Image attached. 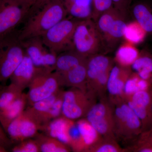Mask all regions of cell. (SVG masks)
Here are the masks:
<instances>
[{
  "instance_id": "obj_1",
  "label": "cell",
  "mask_w": 152,
  "mask_h": 152,
  "mask_svg": "<svg viewBox=\"0 0 152 152\" xmlns=\"http://www.w3.org/2000/svg\"><path fill=\"white\" fill-rule=\"evenodd\" d=\"M69 16L62 0H38L30 8L23 26L19 30L20 40L42 37L47 31Z\"/></svg>"
},
{
  "instance_id": "obj_2",
  "label": "cell",
  "mask_w": 152,
  "mask_h": 152,
  "mask_svg": "<svg viewBox=\"0 0 152 152\" xmlns=\"http://www.w3.org/2000/svg\"><path fill=\"white\" fill-rule=\"evenodd\" d=\"M113 107L115 138L117 141L130 143L132 146L143 132L141 122L126 102Z\"/></svg>"
},
{
  "instance_id": "obj_3",
  "label": "cell",
  "mask_w": 152,
  "mask_h": 152,
  "mask_svg": "<svg viewBox=\"0 0 152 152\" xmlns=\"http://www.w3.org/2000/svg\"><path fill=\"white\" fill-rule=\"evenodd\" d=\"M17 29L0 38V82L10 79L26 52Z\"/></svg>"
},
{
  "instance_id": "obj_4",
  "label": "cell",
  "mask_w": 152,
  "mask_h": 152,
  "mask_svg": "<svg viewBox=\"0 0 152 152\" xmlns=\"http://www.w3.org/2000/svg\"><path fill=\"white\" fill-rule=\"evenodd\" d=\"M72 50L86 58L105 53L102 36L91 19L79 22L73 37Z\"/></svg>"
},
{
  "instance_id": "obj_5",
  "label": "cell",
  "mask_w": 152,
  "mask_h": 152,
  "mask_svg": "<svg viewBox=\"0 0 152 152\" xmlns=\"http://www.w3.org/2000/svg\"><path fill=\"white\" fill-rule=\"evenodd\" d=\"M80 20L68 16L57 23L41 37L44 44L57 55L72 50L74 32Z\"/></svg>"
},
{
  "instance_id": "obj_6",
  "label": "cell",
  "mask_w": 152,
  "mask_h": 152,
  "mask_svg": "<svg viewBox=\"0 0 152 152\" xmlns=\"http://www.w3.org/2000/svg\"><path fill=\"white\" fill-rule=\"evenodd\" d=\"M63 86L62 76L55 71L42 69L29 85L28 103L31 106L38 101L49 97Z\"/></svg>"
},
{
  "instance_id": "obj_7",
  "label": "cell",
  "mask_w": 152,
  "mask_h": 152,
  "mask_svg": "<svg viewBox=\"0 0 152 152\" xmlns=\"http://www.w3.org/2000/svg\"><path fill=\"white\" fill-rule=\"evenodd\" d=\"M96 98L89 91L77 88H71L64 91L62 116L74 121L85 118L90 109L96 102Z\"/></svg>"
},
{
  "instance_id": "obj_8",
  "label": "cell",
  "mask_w": 152,
  "mask_h": 152,
  "mask_svg": "<svg viewBox=\"0 0 152 152\" xmlns=\"http://www.w3.org/2000/svg\"><path fill=\"white\" fill-rule=\"evenodd\" d=\"M103 137L115 139L114 135V107L108 99H100L85 118Z\"/></svg>"
},
{
  "instance_id": "obj_9",
  "label": "cell",
  "mask_w": 152,
  "mask_h": 152,
  "mask_svg": "<svg viewBox=\"0 0 152 152\" xmlns=\"http://www.w3.org/2000/svg\"><path fill=\"white\" fill-rule=\"evenodd\" d=\"M21 41L26 54L36 67L55 71L58 55L46 46L42 37H34Z\"/></svg>"
},
{
  "instance_id": "obj_10",
  "label": "cell",
  "mask_w": 152,
  "mask_h": 152,
  "mask_svg": "<svg viewBox=\"0 0 152 152\" xmlns=\"http://www.w3.org/2000/svg\"><path fill=\"white\" fill-rule=\"evenodd\" d=\"M31 7L18 4L0 3V38L23 24Z\"/></svg>"
},
{
  "instance_id": "obj_11",
  "label": "cell",
  "mask_w": 152,
  "mask_h": 152,
  "mask_svg": "<svg viewBox=\"0 0 152 152\" xmlns=\"http://www.w3.org/2000/svg\"><path fill=\"white\" fill-rule=\"evenodd\" d=\"M41 126L26 110L11 122L6 132L12 141L20 142L34 137Z\"/></svg>"
},
{
  "instance_id": "obj_12",
  "label": "cell",
  "mask_w": 152,
  "mask_h": 152,
  "mask_svg": "<svg viewBox=\"0 0 152 152\" xmlns=\"http://www.w3.org/2000/svg\"><path fill=\"white\" fill-rule=\"evenodd\" d=\"M126 102L140 120L143 132L152 128V98L151 90L137 92Z\"/></svg>"
},
{
  "instance_id": "obj_13",
  "label": "cell",
  "mask_w": 152,
  "mask_h": 152,
  "mask_svg": "<svg viewBox=\"0 0 152 152\" xmlns=\"http://www.w3.org/2000/svg\"><path fill=\"white\" fill-rule=\"evenodd\" d=\"M132 71L131 67H124L114 64L109 75L107 85L109 101L113 105L125 102L124 88Z\"/></svg>"
},
{
  "instance_id": "obj_14",
  "label": "cell",
  "mask_w": 152,
  "mask_h": 152,
  "mask_svg": "<svg viewBox=\"0 0 152 152\" xmlns=\"http://www.w3.org/2000/svg\"><path fill=\"white\" fill-rule=\"evenodd\" d=\"M129 15L142 26L152 42V0L132 1Z\"/></svg>"
},
{
  "instance_id": "obj_15",
  "label": "cell",
  "mask_w": 152,
  "mask_h": 152,
  "mask_svg": "<svg viewBox=\"0 0 152 152\" xmlns=\"http://www.w3.org/2000/svg\"><path fill=\"white\" fill-rule=\"evenodd\" d=\"M114 64L113 59L105 54H97L88 57L86 61L87 90L99 77L111 70Z\"/></svg>"
},
{
  "instance_id": "obj_16",
  "label": "cell",
  "mask_w": 152,
  "mask_h": 152,
  "mask_svg": "<svg viewBox=\"0 0 152 152\" xmlns=\"http://www.w3.org/2000/svg\"><path fill=\"white\" fill-rule=\"evenodd\" d=\"M42 69L36 67L26 53L21 62L11 76V83L23 91L28 88L33 79Z\"/></svg>"
},
{
  "instance_id": "obj_17",
  "label": "cell",
  "mask_w": 152,
  "mask_h": 152,
  "mask_svg": "<svg viewBox=\"0 0 152 152\" xmlns=\"http://www.w3.org/2000/svg\"><path fill=\"white\" fill-rule=\"evenodd\" d=\"M75 121L61 116L42 126L40 131L47 135L58 139L69 146L70 129Z\"/></svg>"
},
{
  "instance_id": "obj_18",
  "label": "cell",
  "mask_w": 152,
  "mask_h": 152,
  "mask_svg": "<svg viewBox=\"0 0 152 152\" xmlns=\"http://www.w3.org/2000/svg\"><path fill=\"white\" fill-rule=\"evenodd\" d=\"M128 17L121 16L114 22L108 31L102 37L105 53L112 51L124 39V31Z\"/></svg>"
},
{
  "instance_id": "obj_19",
  "label": "cell",
  "mask_w": 152,
  "mask_h": 152,
  "mask_svg": "<svg viewBox=\"0 0 152 152\" xmlns=\"http://www.w3.org/2000/svg\"><path fill=\"white\" fill-rule=\"evenodd\" d=\"M86 61L66 72L61 75L63 86L77 88L88 91L87 86Z\"/></svg>"
},
{
  "instance_id": "obj_20",
  "label": "cell",
  "mask_w": 152,
  "mask_h": 152,
  "mask_svg": "<svg viewBox=\"0 0 152 152\" xmlns=\"http://www.w3.org/2000/svg\"><path fill=\"white\" fill-rule=\"evenodd\" d=\"M27 103L26 94L23 93L13 102L0 110V124L5 132L11 122L24 111Z\"/></svg>"
},
{
  "instance_id": "obj_21",
  "label": "cell",
  "mask_w": 152,
  "mask_h": 152,
  "mask_svg": "<svg viewBox=\"0 0 152 152\" xmlns=\"http://www.w3.org/2000/svg\"><path fill=\"white\" fill-rule=\"evenodd\" d=\"M131 68L140 78L152 84V53L151 50L144 49L141 50Z\"/></svg>"
},
{
  "instance_id": "obj_22",
  "label": "cell",
  "mask_w": 152,
  "mask_h": 152,
  "mask_svg": "<svg viewBox=\"0 0 152 152\" xmlns=\"http://www.w3.org/2000/svg\"><path fill=\"white\" fill-rule=\"evenodd\" d=\"M87 58L79 54L74 50L66 51L57 56L55 71L60 75H63L85 62Z\"/></svg>"
},
{
  "instance_id": "obj_23",
  "label": "cell",
  "mask_w": 152,
  "mask_h": 152,
  "mask_svg": "<svg viewBox=\"0 0 152 152\" xmlns=\"http://www.w3.org/2000/svg\"><path fill=\"white\" fill-rule=\"evenodd\" d=\"M140 51L136 45L124 41L117 49L114 62L120 66L131 67L139 57Z\"/></svg>"
},
{
  "instance_id": "obj_24",
  "label": "cell",
  "mask_w": 152,
  "mask_h": 152,
  "mask_svg": "<svg viewBox=\"0 0 152 152\" xmlns=\"http://www.w3.org/2000/svg\"><path fill=\"white\" fill-rule=\"evenodd\" d=\"M69 16L79 20L91 19V2L90 1L62 0Z\"/></svg>"
},
{
  "instance_id": "obj_25",
  "label": "cell",
  "mask_w": 152,
  "mask_h": 152,
  "mask_svg": "<svg viewBox=\"0 0 152 152\" xmlns=\"http://www.w3.org/2000/svg\"><path fill=\"white\" fill-rule=\"evenodd\" d=\"M37 142L40 152H69L70 147L58 139L38 133L34 137Z\"/></svg>"
},
{
  "instance_id": "obj_26",
  "label": "cell",
  "mask_w": 152,
  "mask_h": 152,
  "mask_svg": "<svg viewBox=\"0 0 152 152\" xmlns=\"http://www.w3.org/2000/svg\"><path fill=\"white\" fill-rule=\"evenodd\" d=\"M75 121L84 144V152H86L89 148L99 140L102 137L86 118H82Z\"/></svg>"
},
{
  "instance_id": "obj_27",
  "label": "cell",
  "mask_w": 152,
  "mask_h": 152,
  "mask_svg": "<svg viewBox=\"0 0 152 152\" xmlns=\"http://www.w3.org/2000/svg\"><path fill=\"white\" fill-rule=\"evenodd\" d=\"M147 38L146 32L138 22L133 20L127 22L124 31L125 42L136 46L144 42Z\"/></svg>"
},
{
  "instance_id": "obj_28",
  "label": "cell",
  "mask_w": 152,
  "mask_h": 152,
  "mask_svg": "<svg viewBox=\"0 0 152 152\" xmlns=\"http://www.w3.org/2000/svg\"><path fill=\"white\" fill-rule=\"evenodd\" d=\"M152 84L140 78L135 73L132 72L125 84L124 97L125 102L134 93L139 91H148L151 88Z\"/></svg>"
},
{
  "instance_id": "obj_29",
  "label": "cell",
  "mask_w": 152,
  "mask_h": 152,
  "mask_svg": "<svg viewBox=\"0 0 152 152\" xmlns=\"http://www.w3.org/2000/svg\"><path fill=\"white\" fill-rule=\"evenodd\" d=\"M61 90V89L49 97L36 102L31 106V107L27 109L26 110L28 113L40 125L39 119L41 116L53 105L55 101L58 99Z\"/></svg>"
},
{
  "instance_id": "obj_30",
  "label": "cell",
  "mask_w": 152,
  "mask_h": 152,
  "mask_svg": "<svg viewBox=\"0 0 152 152\" xmlns=\"http://www.w3.org/2000/svg\"><path fill=\"white\" fill-rule=\"evenodd\" d=\"M121 16L124 15L113 7L98 18L95 23L102 38L108 31L115 20Z\"/></svg>"
},
{
  "instance_id": "obj_31",
  "label": "cell",
  "mask_w": 152,
  "mask_h": 152,
  "mask_svg": "<svg viewBox=\"0 0 152 152\" xmlns=\"http://www.w3.org/2000/svg\"><path fill=\"white\" fill-rule=\"evenodd\" d=\"M128 148H123L116 139L102 137L99 140L89 148L86 152H125Z\"/></svg>"
},
{
  "instance_id": "obj_32",
  "label": "cell",
  "mask_w": 152,
  "mask_h": 152,
  "mask_svg": "<svg viewBox=\"0 0 152 152\" xmlns=\"http://www.w3.org/2000/svg\"><path fill=\"white\" fill-rule=\"evenodd\" d=\"M23 90L11 83L0 91V110L10 105L23 93Z\"/></svg>"
},
{
  "instance_id": "obj_33",
  "label": "cell",
  "mask_w": 152,
  "mask_h": 152,
  "mask_svg": "<svg viewBox=\"0 0 152 152\" xmlns=\"http://www.w3.org/2000/svg\"><path fill=\"white\" fill-rule=\"evenodd\" d=\"M64 92V91L61 90L58 99L53 105L41 116L39 119L41 126L62 116Z\"/></svg>"
},
{
  "instance_id": "obj_34",
  "label": "cell",
  "mask_w": 152,
  "mask_h": 152,
  "mask_svg": "<svg viewBox=\"0 0 152 152\" xmlns=\"http://www.w3.org/2000/svg\"><path fill=\"white\" fill-rule=\"evenodd\" d=\"M91 19L94 22L102 14L114 7L112 0H91Z\"/></svg>"
},
{
  "instance_id": "obj_35",
  "label": "cell",
  "mask_w": 152,
  "mask_h": 152,
  "mask_svg": "<svg viewBox=\"0 0 152 152\" xmlns=\"http://www.w3.org/2000/svg\"><path fill=\"white\" fill-rule=\"evenodd\" d=\"M13 152H40L37 142L34 139H28L20 142L12 149Z\"/></svg>"
},
{
  "instance_id": "obj_36",
  "label": "cell",
  "mask_w": 152,
  "mask_h": 152,
  "mask_svg": "<svg viewBox=\"0 0 152 152\" xmlns=\"http://www.w3.org/2000/svg\"><path fill=\"white\" fill-rule=\"evenodd\" d=\"M114 7L125 16L129 18V10L132 0H112Z\"/></svg>"
},
{
  "instance_id": "obj_37",
  "label": "cell",
  "mask_w": 152,
  "mask_h": 152,
  "mask_svg": "<svg viewBox=\"0 0 152 152\" xmlns=\"http://www.w3.org/2000/svg\"><path fill=\"white\" fill-rule=\"evenodd\" d=\"M136 142L146 144L152 147V128L142 133Z\"/></svg>"
},
{
  "instance_id": "obj_38",
  "label": "cell",
  "mask_w": 152,
  "mask_h": 152,
  "mask_svg": "<svg viewBox=\"0 0 152 152\" xmlns=\"http://www.w3.org/2000/svg\"><path fill=\"white\" fill-rule=\"evenodd\" d=\"M12 142L5 131L0 124V145L6 148L10 146Z\"/></svg>"
},
{
  "instance_id": "obj_39",
  "label": "cell",
  "mask_w": 152,
  "mask_h": 152,
  "mask_svg": "<svg viewBox=\"0 0 152 152\" xmlns=\"http://www.w3.org/2000/svg\"><path fill=\"white\" fill-rule=\"evenodd\" d=\"M38 0H3L5 2L18 4L30 7L34 4Z\"/></svg>"
},
{
  "instance_id": "obj_40",
  "label": "cell",
  "mask_w": 152,
  "mask_h": 152,
  "mask_svg": "<svg viewBox=\"0 0 152 152\" xmlns=\"http://www.w3.org/2000/svg\"><path fill=\"white\" fill-rule=\"evenodd\" d=\"M7 152V150H6L5 148H4V147L0 145V152Z\"/></svg>"
},
{
  "instance_id": "obj_41",
  "label": "cell",
  "mask_w": 152,
  "mask_h": 152,
  "mask_svg": "<svg viewBox=\"0 0 152 152\" xmlns=\"http://www.w3.org/2000/svg\"><path fill=\"white\" fill-rule=\"evenodd\" d=\"M151 95H152V87L151 88Z\"/></svg>"
},
{
  "instance_id": "obj_42",
  "label": "cell",
  "mask_w": 152,
  "mask_h": 152,
  "mask_svg": "<svg viewBox=\"0 0 152 152\" xmlns=\"http://www.w3.org/2000/svg\"><path fill=\"white\" fill-rule=\"evenodd\" d=\"M150 50H151V51L152 53V48H151V49H150Z\"/></svg>"
},
{
  "instance_id": "obj_43",
  "label": "cell",
  "mask_w": 152,
  "mask_h": 152,
  "mask_svg": "<svg viewBox=\"0 0 152 152\" xmlns=\"http://www.w3.org/2000/svg\"><path fill=\"white\" fill-rule=\"evenodd\" d=\"M2 1V0H0V3H1V2Z\"/></svg>"
}]
</instances>
